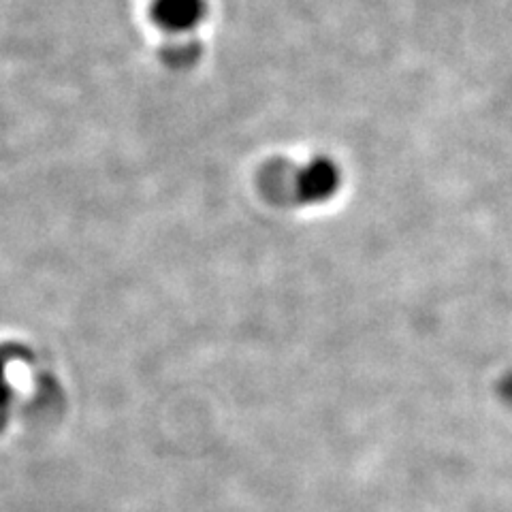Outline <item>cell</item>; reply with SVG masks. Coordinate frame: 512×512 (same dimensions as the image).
Returning a JSON list of instances; mask_svg holds the SVG:
<instances>
[{
	"mask_svg": "<svg viewBox=\"0 0 512 512\" xmlns=\"http://www.w3.org/2000/svg\"><path fill=\"white\" fill-rule=\"evenodd\" d=\"M207 15V0H154L152 20L173 35L199 26Z\"/></svg>",
	"mask_w": 512,
	"mask_h": 512,
	"instance_id": "1",
	"label": "cell"
},
{
	"mask_svg": "<svg viewBox=\"0 0 512 512\" xmlns=\"http://www.w3.org/2000/svg\"><path fill=\"white\" fill-rule=\"evenodd\" d=\"M163 58L171 69H188L201 58V45L199 41H175L163 50Z\"/></svg>",
	"mask_w": 512,
	"mask_h": 512,
	"instance_id": "2",
	"label": "cell"
},
{
	"mask_svg": "<svg viewBox=\"0 0 512 512\" xmlns=\"http://www.w3.org/2000/svg\"><path fill=\"white\" fill-rule=\"evenodd\" d=\"M7 397H9V384L5 378V359L0 357V406H5Z\"/></svg>",
	"mask_w": 512,
	"mask_h": 512,
	"instance_id": "3",
	"label": "cell"
}]
</instances>
